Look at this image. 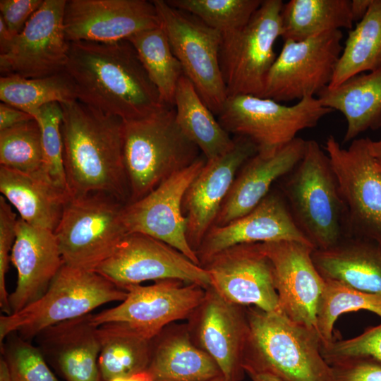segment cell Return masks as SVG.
Wrapping results in <instances>:
<instances>
[{"mask_svg": "<svg viewBox=\"0 0 381 381\" xmlns=\"http://www.w3.org/2000/svg\"><path fill=\"white\" fill-rule=\"evenodd\" d=\"M16 36L0 17V54L8 49Z\"/></svg>", "mask_w": 381, "mask_h": 381, "instance_id": "cell-47", "label": "cell"}, {"mask_svg": "<svg viewBox=\"0 0 381 381\" xmlns=\"http://www.w3.org/2000/svg\"><path fill=\"white\" fill-rule=\"evenodd\" d=\"M62 115L60 104L54 102L42 107L33 117L41 130L44 169L58 186L68 192L63 157Z\"/></svg>", "mask_w": 381, "mask_h": 381, "instance_id": "cell-39", "label": "cell"}, {"mask_svg": "<svg viewBox=\"0 0 381 381\" xmlns=\"http://www.w3.org/2000/svg\"><path fill=\"white\" fill-rule=\"evenodd\" d=\"M282 0H264L248 24L222 40L220 65L228 97H262L265 80L277 56L274 44L282 35Z\"/></svg>", "mask_w": 381, "mask_h": 381, "instance_id": "cell-11", "label": "cell"}, {"mask_svg": "<svg viewBox=\"0 0 381 381\" xmlns=\"http://www.w3.org/2000/svg\"><path fill=\"white\" fill-rule=\"evenodd\" d=\"M200 157L190 166L174 174L145 197L124 205L123 222L128 233H141L174 248L200 265L190 246L182 211L185 193L204 167Z\"/></svg>", "mask_w": 381, "mask_h": 381, "instance_id": "cell-16", "label": "cell"}, {"mask_svg": "<svg viewBox=\"0 0 381 381\" xmlns=\"http://www.w3.org/2000/svg\"><path fill=\"white\" fill-rule=\"evenodd\" d=\"M152 1L68 0L64 14L68 42H114L159 27Z\"/></svg>", "mask_w": 381, "mask_h": 381, "instance_id": "cell-20", "label": "cell"}, {"mask_svg": "<svg viewBox=\"0 0 381 381\" xmlns=\"http://www.w3.org/2000/svg\"><path fill=\"white\" fill-rule=\"evenodd\" d=\"M381 68V0H372L365 16L351 29L345 41L328 87Z\"/></svg>", "mask_w": 381, "mask_h": 381, "instance_id": "cell-33", "label": "cell"}, {"mask_svg": "<svg viewBox=\"0 0 381 381\" xmlns=\"http://www.w3.org/2000/svg\"><path fill=\"white\" fill-rule=\"evenodd\" d=\"M89 313L41 331L37 346L54 361L66 381H101L98 367L100 340L98 326Z\"/></svg>", "mask_w": 381, "mask_h": 381, "instance_id": "cell-25", "label": "cell"}, {"mask_svg": "<svg viewBox=\"0 0 381 381\" xmlns=\"http://www.w3.org/2000/svg\"><path fill=\"white\" fill-rule=\"evenodd\" d=\"M218 31L222 40L239 32L262 4L261 0H168Z\"/></svg>", "mask_w": 381, "mask_h": 381, "instance_id": "cell-37", "label": "cell"}, {"mask_svg": "<svg viewBox=\"0 0 381 381\" xmlns=\"http://www.w3.org/2000/svg\"><path fill=\"white\" fill-rule=\"evenodd\" d=\"M282 240L313 246L296 226L283 195L270 192L246 215L224 225H213L197 249L196 255L202 266L214 255L237 245Z\"/></svg>", "mask_w": 381, "mask_h": 381, "instance_id": "cell-22", "label": "cell"}, {"mask_svg": "<svg viewBox=\"0 0 381 381\" xmlns=\"http://www.w3.org/2000/svg\"><path fill=\"white\" fill-rule=\"evenodd\" d=\"M306 141L296 137L278 150L258 152L249 158L238 171L214 225H224L252 211L269 194L272 185L300 162Z\"/></svg>", "mask_w": 381, "mask_h": 381, "instance_id": "cell-23", "label": "cell"}, {"mask_svg": "<svg viewBox=\"0 0 381 381\" xmlns=\"http://www.w3.org/2000/svg\"><path fill=\"white\" fill-rule=\"evenodd\" d=\"M210 286L227 301L265 312H279L272 265L259 243L237 245L212 257L202 265Z\"/></svg>", "mask_w": 381, "mask_h": 381, "instance_id": "cell-18", "label": "cell"}, {"mask_svg": "<svg viewBox=\"0 0 381 381\" xmlns=\"http://www.w3.org/2000/svg\"><path fill=\"white\" fill-rule=\"evenodd\" d=\"M368 146L373 159L379 169L381 170V138L375 141L372 140L370 138Z\"/></svg>", "mask_w": 381, "mask_h": 381, "instance_id": "cell-48", "label": "cell"}, {"mask_svg": "<svg viewBox=\"0 0 381 381\" xmlns=\"http://www.w3.org/2000/svg\"><path fill=\"white\" fill-rule=\"evenodd\" d=\"M193 342L218 365L226 381H241L248 334L246 307L233 304L211 286L187 319Z\"/></svg>", "mask_w": 381, "mask_h": 381, "instance_id": "cell-17", "label": "cell"}, {"mask_svg": "<svg viewBox=\"0 0 381 381\" xmlns=\"http://www.w3.org/2000/svg\"><path fill=\"white\" fill-rule=\"evenodd\" d=\"M0 164L28 174L44 169L41 130L35 119L0 131Z\"/></svg>", "mask_w": 381, "mask_h": 381, "instance_id": "cell-38", "label": "cell"}, {"mask_svg": "<svg viewBox=\"0 0 381 381\" xmlns=\"http://www.w3.org/2000/svg\"><path fill=\"white\" fill-rule=\"evenodd\" d=\"M1 344L13 381H59L37 346L13 332Z\"/></svg>", "mask_w": 381, "mask_h": 381, "instance_id": "cell-40", "label": "cell"}, {"mask_svg": "<svg viewBox=\"0 0 381 381\" xmlns=\"http://www.w3.org/2000/svg\"><path fill=\"white\" fill-rule=\"evenodd\" d=\"M353 23L351 0H290L282 10V37L298 42Z\"/></svg>", "mask_w": 381, "mask_h": 381, "instance_id": "cell-32", "label": "cell"}, {"mask_svg": "<svg viewBox=\"0 0 381 381\" xmlns=\"http://www.w3.org/2000/svg\"><path fill=\"white\" fill-rule=\"evenodd\" d=\"M341 30L285 40L267 75L263 98L276 102L316 97L332 81L344 46Z\"/></svg>", "mask_w": 381, "mask_h": 381, "instance_id": "cell-12", "label": "cell"}, {"mask_svg": "<svg viewBox=\"0 0 381 381\" xmlns=\"http://www.w3.org/2000/svg\"><path fill=\"white\" fill-rule=\"evenodd\" d=\"M0 381H13L8 364L3 356L0 359Z\"/></svg>", "mask_w": 381, "mask_h": 381, "instance_id": "cell-49", "label": "cell"}, {"mask_svg": "<svg viewBox=\"0 0 381 381\" xmlns=\"http://www.w3.org/2000/svg\"><path fill=\"white\" fill-rule=\"evenodd\" d=\"M66 0H43L8 49L0 54L1 75L42 78L65 71L70 42L64 28Z\"/></svg>", "mask_w": 381, "mask_h": 381, "instance_id": "cell-15", "label": "cell"}, {"mask_svg": "<svg viewBox=\"0 0 381 381\" xmlns=\"http://www.w3.org/2000/svg\"><path fill=\"white\" fill-rule=\"evenodd\" d=\"M313 263L327 280L381 296V247L354 237H344L326 249H313Z\"/></svg>", "mask_w": 381, "mask_h": 381, "instance_id": "cell-28", "label": "cell"}, {"mask_svg": "<svg viewBox=\"0 0 381 381\" xmlns=\"http://www.w3.org/2000/svg\"><path fill=\"white\" fill-rule=\"evenodd\" d=\"M60 105L64 165L70 196L99 193L128 203L123 121L78 99Z\"/></svg>", "mask_w": 381, "mask_h": 381, "instance_id": "cell-2", "label": "cell"}, {"mask_svg": "<svg viewBox=\"0 0 381 381\" xmlns=\"http://www.w3.org/2000/svg\"><path fill=\"white\" fill-rule=\"evenodd\" d=\"M169 325L152 339L146 370L150 381H214L223 376L212 358L193 342L186 325Z\"/></svg>", "mask_w": 381, "mask_h": 381, "instance_id": "cell-27", "label": "cell"}, {"mask_svg": "<svg viewBox=\"0 0 381 381\" xmlns=\"http://www.w3.org/2000/svg\"><path fill=\"white\" fill-rule=\"evenodd\" d=\"M316 97L324 107L344 116V142L367 130L381 128V68L354 75L338 86L327 87Z\"/></svg>", "mask_w": 381, "mask_h": 381, "instance_id": "cell-29", "label": "cell"}, {"mask_svg": "<svg viewBox=\"0 0 381 381\" xmlns=\"http://www.w3.org/2000/svg\"><path fill=\"white\" fill-rule=\"evenodd\" d=\"M214 381H226L223 376L218 377L217 379L214 380Z\"/></svg>", "mask_w": 381, "mask_h": 381, "instance_id": "cell-52", "label": "cell"}, {"mask_svg": "<svg viewBox=\"0 0 381 381\" xmlns=\"http://www.w3.org/2000/svg\"><path fill=\"white\" fill-rule=\"evenodd\" d=\"M248 334L245 373H267L282 381H334L318 333L281 311L246 307Z\"/></svg>", "mask_w": 381, "mask_h": 381, "instance_id": "cell-3", "label": "cell"}, {"mask_svg": "<svg viewBox=\"0 0 381 381\" xmlns=\"http://www.w3.org/2000/svg\"><path fill=\"white\" fill-rule=\"evenodd\" d=\"M258 152L248 138L237 136L227 153L206 162L187 188L182 202L186 237L195 252L214 225L223 202L241 167Z\"/></svg>", "mask_w": 381, "mask_h": 381, "instance_id": "cell-21", "label": "cell"}, {"mask_svg": "<svg viewBox=\"0 0 381 381\" xmlns=\"http://www.w3.org/2000/svg\"><path fill=\"white\" fill-rule=\"evenodd\" d=\"M321 352L327 363L352 356H369L381 363V323L365 329L355 337L322 346Z\"/></svg>", "mask_w": 381, "mask_h": 381, "instance_id": "cell-41", "label": "cell"}, {"mask_svg": "<svg viewBox=\"0 0 381 381\" xmlns=\"http://www.w3.org/2000/svg\"><path fill=\"white\" fill-rule=\"evenodd\" d=\"M282 195L299 230L315 249L330 248L346 236L345 207L330 159L307 140L303 157L284 177Z\"/></svg>", "mask_w": 381, "mask_h": 381, "instance_id": "cell-4", "label": "cell"}, {"mask_svg": "<svg viewBox=\"0 0 381 381\" xmlns=\"http://www.w3.org/2000/svg\"><path fill=\"white\" fill-rule=\"evenodd\" d=\"M113 381H150L146 372L129 378L116 379Z\"/></svg>", "mask_w": 381, "mask_h": 381, "instance_id": "cell-51", "label": "cell"}, {"mask_svg": "<svg viewBox=\"0 0 381 381\" xmlns=\"http://www.w3.org/2000/svg\"><path fill=\"white\" fill-rule=\"evenodd\" d=\"M121 303L93 314L95 325L121 324L152 340L172 322L187 320L202 303L206 289L178 279H162L126 289Z\"/></svg>", "mask_w": 381, "mask_h": 381, "instance_id": "cell-14", "label": "cell"}, {"mask_svg": "<svg viewBox=\"0 0 381 381\" xmlns=\"http://www.w3.org/2000/svg\"><path fill=\"white\" fill-rule=\"evenodd\" d=\"M248 375L252 381H282L277 377L267 373H249Z\"/></svg>", "mask_w": 381, "mask_h": 381, "instance_id": "cell-50", "label": "cell"}, {"mask_svg": "<svg viewBox=\"0 0 381 381\" xmlns=\"http://www.w3.org/2000/svg\"><path fill=\"white\" fill-rule=\"evenodd\" d=\"M30 114L13 106L1 102L0 104V131L34 119Z\"/></svg>", "mask_w": 381, "mask_h": 381, "instance_id": "cell-45", "label": "cell"}, {"mask_svg": "<svg viewBox=\"0 0 381 381\" xmlns=\"http://www.w3.org/2000/svg\"><path fill=\"white\" fill-rule=\"evenodd\" d=\"M332 111L316 97L287 106L271 99L239 95L228 97L218 121L229 133L250 139L258 152H271L292 141L299 131L315 126Z\"/></svg>", "mask_w": 381, "mask_h": 381, "instance_id": "cell-9", "label": "cell"}, {"mask_svg": "<svg viewBox=\"0 0 381 381\" xmlns=\"http://www.w3.org/2000/svg\"><path fill=\"white\" fill-rule=\"evenodd\" d=\"M127 291L95 270L64 264L46 292L22 310L0 317L1 344L11 333L30 341L43 329L89 313Z\"/></svg>", "mask_w": 381, "mask_h": 381, "instance_id": "cell-6", "label": "cell"}, {"mask_svg": "<svg viewBox=\"0 0 381 381\" xmlns=\"http://www.w3.org/2000/svg\"><path fill=\"white\" fill-rule=\"evenodd\" d=\"M358 310H368L381 317V296L325 279L316 313L317 329L322 346H327L334 341V325L341 315Z\"/></svg>", "mask_w": 381, "mask_h": 381, "instance_id": "cell-36", "label": "cell"}, {"mask_svg": "<svg viewBox=\"0 0 381 381\" xmlns=\"http://www.w3.org/2000/svg\"><path fill=\"white\" fill-rule=\"evenodd\" d=\"M104 193L70 196L54 233L64 263L95 270L127 234L124 205Z\"/></svg>", "mask_w": 381, "mask_h": 381, "instance_id": "cell-7", "label": "cell"}, {"mask_svg": "<svg viewBox=\"0 0 381 381\" xmlns=\"http://www.w3.org/2000/svg\"><path fill=\"white\" fill-rule=\"evenodd\" d=\"M95 271L125 291L144 282L162 279L210 286L204 267L166 243L141 233L126 234Z\"/></svg>", "mask_w": 381, "mask_h": 381, "instance_id": "cell-13", "label": "cell"}, {"mask_svg": "<svg viewBox=\"0 0 381 381\" xmlns=\"http://www.w3.org/2000/svg\"><path fill=\"white\" fill-rule=\"evenodd\" d=\"M101 381L129 378L146 372L152 354V340L119 323L98 326Z\"/></svg>", "mask_w": 381, "mask_h": 381, "instance_id": "cell-31", "label": "cell"}, {"mask_svg": "<svg viewBox=\"0 0 381 381\" xmlns=\"http://www.w3.org/2000/svg\"><path fill=\"white\" fill-rule=\"evenodd\" d=\"M259 246L272 265L280 311L318 332L317 308L325 279L313 263L314 248L289 240L260 243Z\"/></svg>", "mask_w": 381, "mask_h": 381, "instance_id": "cell-19", "label": "cell"}, {"mask_svg": "<svg viewBox=\"0 0 381 381\" xmlns=\"http://www.w3.org/2000/svg\"><path fill=\"white\" fill-rule=\"evenodd\" d=\"M126 40L135 49L162 102L174 107L177 85L184 74L162 28L138 32Z\"/></svg>", "mask_w": 381, "mask_h": 381, "instance_id": "cell-34", "label": "cell"}, {"mask_svg": "<svg viewBox=\"0 0 381 381\" xmlns=\"http://www.w3.org/2000/svg\"><path fill=\"white\" fill-rule=\"evenodd\" d=\"M123 150L129 202L200 158V150L176 121L174 107L168 106L147 117L123 121Z\"/></svg>", "mask_w": 381, "mask_h": 381, "instance_id": "cell-5", "label": "cell"}, {"mask_svg": "<svg viewBox=\"0 0 381 381\" xmlns=\"http://www.w3.org/2000/svg\"><path fill=\"white\" fill-rule=\"evenodd\" d=\"M152 2L184 75L212 113L219 114L228 98L220 65L221 34L167 1Z\"/></svg>", "mask_w": 381, "mask_h": 381, "instance_id": "cell-8", "label": "cell"}, {"mask_svg": "<svg viewBox=\"0 0 381 381\" xmlns=\"http://www.w3.org/2000/svg\"><path fill=\"white\" fill-rule=\"evenodd\" d=\"M0 99L33 116L46 104L66 103L78 98L72 80L63 71L35 78L17 75H1Z\"/></svg>", "mask_w": 381, "mask_h": 381, "instance_id": "cell-35", "label": "cell"}, {"mask_svg": "<svg viewBox=\"0 0 381 381\" xmlns=\"http://www.w3.org/2000/svg\"><path fill=\"white\" fill-rule=\"evenodd\" d=\"M372 0H351V12L353 23L359 22L366 14Z\"/></svg>", "mask_w": 381, "mask_h": 381, "instance_id": "cell-46", "label": "cell"}, {"mask_svg": "<svg viewBox=\"0 0 381 381\" xmlns=\"http://www.w3.org/2000/svg\"><path fill=\"white\" fill-rule=\"evenodd\" d=\"M369 139L356 138L343 148L330 135L325 150L345 207V237L362 238L381 247V170L370 152Z\"/></svg>", "mask_w": 381, "mask_h": 381, "instance_id": "cell-10", "label": "cell"}, {"mask_svg": "<svg viewBox=\"0 0 381 381\" xmlns=\"http://www.w3.org/2000/svg\"><path fill=\"white\" fill-rule=\"evenodd\" d=\"M64 71L78 101L123 121L167 107L128 40L70 42Z\"/></svg>", "mask_w": 381, "mask_h": 381, "instance_id": "cell-1", "label": "cell"}, {"mask_svg": "<svg viewBox=\"0 0 381 381\" xmlns=\"http://www.w3.org/2000/svg\"><path fill=\"white\" fill-rule=\"evenodd\" d=\"M174 107L179 127L206 160L222 156L234 147L235 139L230 138L184 75L177 85Z\"/></svg>", "mask_w": 381, "mask_h": 381, "instance_id": "cell-30", "label": "cell"}, {"mask_svg": "<svg viewBox=\"0 0 381 381\" xmlns=\"http://www.w3.org/2000/svg\"><path fill=\"white\" fill-rule=\"evenodd\" d=\"M334 381H381V363L369 356H352L333 360Z\"/></svg>", "mask_w": 381, "mask_h": 381, "instance_id": "cell-43", "label": "cell"}, {"mask_svg": "<svg viewBox=\"0 0 381 381\" xmlns=\"http://www.w3.org/2000/svg\"><path fill=\"white\" fill-rule=\"evenodd\" d=\"M11 260L18 273L16 287L8 298L12 313L40 298L64 264L54 231L20 217Z\"/></svg>", "mask_w": 381, "mask_h": 381, "instance_id": "cell-24", "label": "cell"}, {"mask_svg": "<svg viewBox=\"0 0 381 381\" xmlns=\"http://www.w3.org/2000/svg\"><path fill=\"white\" fill-rule=\"evenodd\" d=\"M18 218L6 199L0 196V306L4 315L11 314L9 294L6 288V274L10 253L16 236Z\"/></svg>", "mask_w": 381, "mask_h": 381, "instance_id": "cell-42", "label": "cell"}, {"mask_svg": "<svg viewBox=\"0 0 381 381\" xmlns=\"http://www.w3.org/2000/svg\"><path fill=\"white\" fill-rule=\"evenodd\" d=\"M0 191L28 224L54 231L69 193L58 186L42 169L24 173L0 166Z\"/></svg>", "mask_w": 381, "mask_h": 381, "instance_id": "cell-26", "label": "cell"}, {"mask_svg": "<svg viewBox=\"0 0 381 381\" xmlns=\"http://www.w3.org/2000/svg\"><path fill=\"white\" fill-rule=\"evenodd\" d=\"M43 0H1L0 17L14 35L21 32Z\"/></svg>", "mask_w": 381, "mask_h": 381, "instance_id": "cell-44", "label": "cell"}]
</instances>
